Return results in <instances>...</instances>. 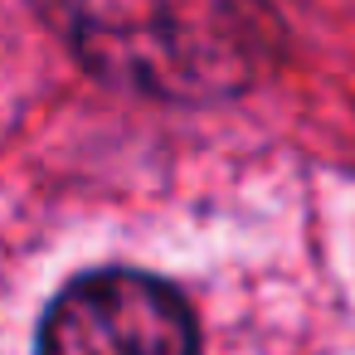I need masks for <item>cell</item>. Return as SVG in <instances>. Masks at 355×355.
<instances>
[{
    "label": "cell",
    "mask_w": 355,
    "mask_h": 355,
    "mask_svg": "<svg viewBox=\"0 0 355 355\" xmlns=\"http://www.w3.org/2000/svg\"><path fill=\"white\" fill-rule=\"evenodd\" d=\"M40 355H200V336L171 282L137 268H103L54 297Z\"/></svg>",
    "instance_id": "obj_1"
}]
</instances>
